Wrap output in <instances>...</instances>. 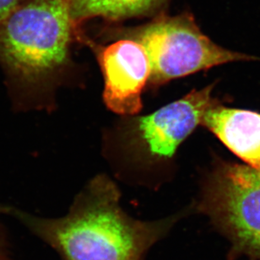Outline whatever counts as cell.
I'll use <instances>...</instances> for the list:
<instances>
[{
    "label": "cell",
    "instance_id": "6da1fadb",
    "mask_svg": "<svg viewBox=\"0 0 260 260\" xmlns=\"http://www.w3.org/2000/svg\"><path fill=\"white\" fill-rule=\"evenodd\" d=\"M118 186L105 174L93 178L63 217L47 219L14 207L0 213L20 220L62 260H143L168 235L184 211L152 221L131 217L120 205Z\"/></svg>",
    "mask_w": 260,
    "mask_h": 260
},
{
    "label": "cell",
    "instance_id": "7a4b0ae2",
    "mask_svg": "<svg viewBox=\"0 0 260 260\" xmlns=\"http://www.w3.org/2000/svg\"><path fill=\"white\" fill-rule=\"evenodd\" d=\"M70 5L71 0H26L0 20V64L16 108H50L72 71L71 48L84 32Z\"/></svg>",
    "mask_w": 260,
    "mask_h": 260
},
{
    "label": "cell",
    "instance_id": "3957f363",
    "mask_svg": "<svg viewBox=\"0 0 260 260\" xmlns=\"http://www.w3.org/2000/svg\"><path fill=\"white\" fill-rule=\"evenodd\" d=\"M213 87L193 90L148 115L124 117L111 137L112 150L136 170H164L216 101Z\"/></svg>",
    "mask_w": 260,
    "mask_h": 260
},
{
    "label": "cell",
    "instance_id": "277c9868",
    "mask_svg": "<svg viewBox=\"0 0 260 260\" xmlns=\"http://www.w3.org/2000/svg\"><path fill=\"white\" fill-rule=\"evenodd\" d=\"M126 38L140 43L150 59L147 89L156 90L172 80L210 68L259 58L222 48L201 31L193 15H160L138 27L119 30L111 38Z\"/></svg>",
    "mask_w": 260,
    "mask_h": 260
},
{
    "label": "cell",
    "instance_id": "5b68a950",
    "mask_svg": "<svg viewBox=\"0 0 260 260\" xmlns=\"http://www.w3.org/2000/svg\"><path fill=\"white\" fill-rule=\"evenodd\" d=\"M197 210L237 247L260 255V171L220 161L205 179Z\"/></svg>",
    "mask_w": 260,
    "mask_h": 260
},
{
    "label": "cell",
    "instance_id": "8992f818",
    "mask_svg": "<svg viewBox=\"0 0 260 260\" xmlns=\"http://www.w3.org/2000/svg\"><path fill=\"white\" fill-rule=\"evenodd\" d=\"M116 39L102 46L85 35L82 43L92 49L100 65L107 108L123 117L138 115L143 108V90L151 74L150 59L140 43L130 38Z\"/></svg>",
    "mask_w": 260,
    "mask_h": 260
},
{
    "label": "cell",
    "instance_id": "52a82bcc",
    "mask_svg": "<svg viewBox=\"0 0 260 260\" xmlns=\"http://www.w3.org/2000/svg\"><path fill=\"white\" fill-rule=\"evenodd\" d=\"M202 125L244 162L260 171V113L228 108L215 101L206 111Z\"/></svg>",
    "mask_w": 260,
    "mask_h": 260
},
{
    "label": "cell",
    "instance_id": "ba28073f",
    "mask_svg": "<svg viewBox=\"0 0 260 260\" xmlns=\"http://www.w3.org/2000/svg\"><path fill=\"white\" fill-rule=\"evenodd\" d=\"M168 0H71L70 12L75 25L92 18L121 20L155 12Z\"/></svg>",
    "mask_w": 260,
    "mask_h": 260
},
{
    "label": "cell",
    "instance_id": "9c48e42d",
    "mask_svg": "<svg viewBox=\"0 0 260 260\" xmlns=\"http://www.w3.org/2000/svg\"><path fill=\"white\" fill-rule=\"evenodd\" d=\"M26 0H0V20L10 15Z\"/></svg>",
    "mask_w": 260,
    "mask_h": 260
},
{
    "label": "cell",
    "instance_id": "30bf717a",
    "mask_svg": "<svg viewBox=\"0 0 260 260\" xmlns=\"http://www.w3.org/2000/svg\"><path fill=\"white\" fill-rule=\"evenodd\" d=\"M0 260H12L10 258V243L2 225H0Z\"/></svg>",
    "mask_w": 260,
    "mask_h": 260
}]
</instances>
